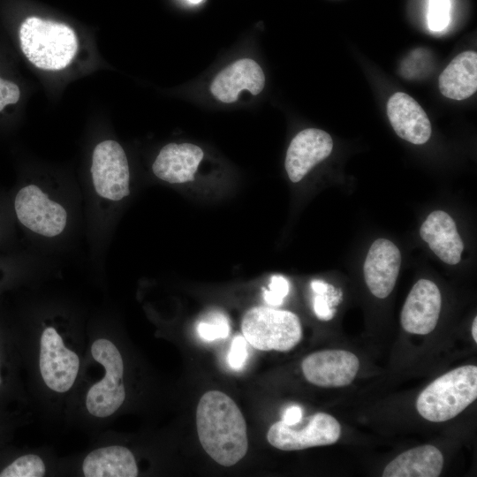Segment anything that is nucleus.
<instances>
[{"mask_svg": "<svg viewBox=\"0 0 477 477\" xmlns=\"http://www.w3.org/2000/svg\"><path fill=\"white\" fill-rule=\"evenodd\" d=\"M197 332L206 341L226 338L230 333L228 318L221 312L211 313L206 321L198 323Z\"/></svg>", "mask_w": 477, "mask_h": 477, "instance_id": "obj_21", "label": "nucleus"}, {"mask_svg": "<svg viewBox=\"0 0 477 477\" xmlns=\"http://www.w3.org/2000/svg\"><path fill=\"white\" fill-rule=\"evenodd\" d=\"M3 383H4V379H3V375L1 374V358H0V389L3 386Z\"/></svg>", "mask_w": 477, "mask_h": 477, "instance_id": "obj_32", "label": "nucleus"}, {"mask_svg": "<svg viewBox=\"0 0 477 477\" xmlns=\"http://www.w3.org/2000/svg\"><path fill=\"white\" fill-rule=\"evenodd\" d=\"M333 288L331 286L326 293L316 294L314 299V310L320 320L329 321L334 316L335 309L331 308V306L338 302V296L336 294L335 290L329 294L330 290Z\"/></svg>", "mask_w": 477, "mask_h": 477, "instance_id": "obj_24", "label": "nucleus"}, {"mask_svg": "<svg viewBox=\"0 0 477 477\" xmlns=\"http://www.w3.org/2000/svg\"><path fill=\"white\" fill-rule=\"evenodd\" d=\"M450 0H429L428 22L430 30L441 32L450 22Z\"/></svg>", "mask_w": 477, "mask_h": 477, "instance_id": "obj_22", "label": "nucleus"}, {"mask_svg": "<svg viewBox=\"0 0 477 477\" xmlns=\"http://www.w3.org/2000/svg\"><path fill=\"white\" fill-rule=\"evenodd\" d=\"M246 340L261 351L287 352L302 338V327L297 314L268 307L248 309L241 321Z\"/></svg>", "mask_w": 477, "mask_h": 477, "instance_id": "obj_6", "label": "nucleus"}, {"mask_svg": "<svg viewBox=\"0 0 477 477\" xmlns=\"http://www.w3.org/2000/svg\"><path fill=\"white\" fill-rule=\"evenodd\" d=\"M443 466L441 451L430 444L402 452L382 472L383 477H437Z\"/></svg>", "mask_w": 477, "mask_h": 477, "instance_id": "obj_19", "label": "nucleus"}, {"mask_svg": "<svg viewBox=\"0 0 477 477\" xmlns=\"http://www.w3.org/2000/svg\"><path fill=\"white\" fill-rule=\"evenodd\" d=\"M90 172L94 189L102 199L120 201L129 195V164L118 142L106 140L95 146Z\"/></svg>", "mask_w": 477, "mask_h": 477, "instance_id": "obj_8", "label": "nucleus"}, {"mask_svg": "<svg viewBox=\"0 0 477 477\" xmlns=\"http://www.w3.org/2000/svg\"><path fill=\"white\" fill-rule=\"evenodd\" d=\"M188 1L191 2L192 4H199L202 0H188Z\"/></svg>", "mask_w": 477, "mask_h": 477, "instance_id": "obj_33", "label": "nucleus"}, {"mask_svg": "<svg viewBox=\"0 0 477 477\" xmlns=\"http://www.w3.org/2000/svg\"><path fill=\"white\" fill-rule=\"evenodd\" d=\"M341 426L330 414L317 413L307 425L294 428L282 420L272 424L267 433L268 442L282 450H299L335 443L340 437Z\"/></svg>", "mask_w": 477, "mask_h": 477, "instance_id": "obj_9", "label": "nucleus"}, {"mask_svg": "<svg viewBox=\"0 0 477 477\" xmlns=\"http://www.w3.org/2000/svg\"><path fill=\"white\" fill-rule=\"evenodd\" d=\"M264 85L265 76L261 66L253 59L243 58L222 70L214 79L210 91L217 100L231 103L238 100L242 90L256 95Z\"/></svg>", "mask_w": 477, "mask_h": 477, "instance_id": "obj_14", "label": "nucleus"}, {"mask_svg": "<svg viewBox=\"0 0 477 477\" xmlns=\"http://www.w3.org/2000/svg\"><path fill=\"white\" fill-rule=\"evenodd\" d=\"M5 223L4 221H2V216L0 215V242L2 240V238L5 235Z\"/></svg>", "mask_w": 477, "mask_h": 477, "instance_id": "obj_30", "label": "nucleus"}, {"mask_svg": "<svg viewBox=\"0 0 477 477\" xmlns=\"http://www.w3.org/2000/svg\"><path fill=\"white\" fill-rule=\"evenodd\" d=\"M196 428L202 448L219 465L231 466L246 456V420L227 394L213 390L201 396L196 409Z\"/></svg>", "mask_w": 477, "mask_h": 477, "instance_id": "obj_3", "label": "nucleus"}, {"mask_svg": "<svg viewBox=\"0 0 477 477\" xmlns=\"http://www.w3.org/2000/svg\"><path fill=\"white\" fill-rule=\"evenodd\" d=\"M387 115L396 133L413 144L426 143L431 136V124L421 106L403 92L395 93L387 102Z\"/></svg>", "mask_w": 477, "mask_h": 477, "instance_id": "obj_15", "label": "nucleus"}, {"mask_svg": "<svg viewBox=\"0 0 477 477\" xmlns=\"http://www.w3.org/2000/svg\"><path fill=\"white\" fill-rule=\"evenodd\" d=\"M87 327L61 312H43L29 322L24 357L38 418L47 427L64 424L85 360Z\"/></svg>", "mask_w": 477, "mask_h": 477, "instance_id": "obj_1", "label": "nucleus"}, {"mask_svg": "<svg viewBox=\"0 0 477 477\" xmlns=\"http://www.w3.org/2000/svg\"><path fill=\"white\" fill-rule=\"evenodd\" d=\"M81 375L64 425L95 437L123 413L130 398L125 345L111 321L87 323Z\"/></svg>", "mask_w": 477, "mask_h": 477, "instance_id": "obj_2", "label": "nucleus"}, {"mask_svg": "<svg viewBox=\"0 0 477 477\" xmlns=\"http://www.w3.org/2000/svg\"><path fill=\"white\" fill-rule=\"evenodd\" d=\"M472 336L474 340V342H477V317L473 319V326H472Z\"/></svg>", "mask_w": 477, "mask_h": 477, "instance_id": "obj_29", "label": "nucleus"}, {"mask_svg": "<svg viewBox=\"0 0 477 477\" xmlns=\"http://www.w3.org/2000/svg\"><path fill=\"white\" fill-rule=\"evenodd\" d=\"M0 259V275L5 276L6 275V267H8L6 261L3 260V261Z\"/></svg>", "mask_w": 477, "mask_h": 477, "instance_id": "obj_31", "label": "nucleus"}, {"mask_svg": "<svg viewBox=\"0 0 477 477\" xmlns=\"http://www.w3.org/2000/svg\"><path fill=\"white\" fill-rule=\"evenodd\" d=\"M360 367L358 357L344 350H324L307 356L301 363L305 378L320 387H344L355 378Z\"/></svg>", "mask_w": 477, "mask_h": 477, "instance_id": "obj_10", "label": "nucleus"}, {"mask_svg": "<svg viewBox=\"0 0 477 477\" xmlns=\"http://www.w3.org/2000/svg\"><path fill=\"white\" fill-rule=\"evenodd\" d=\"M246 340L243 336L234 337L227 356V361L230 367L235 370L243 368L247 360Z\"/></svg>", "mask_w": 477, "mask_h": 477, "instance_id": "obj_25", "label": "nucleus"}, {"mask_svg": "<svg viewBox=\"0 0 477 477\" xmlns=\"http://www.w3.org/2000/svg\"><path fill=\"white\" fill-rule=\"evenodd\" d=\"M331 285L322 281V280H314L311 282V288L315 294L326 293Z\"/></svg>", "mask_w": 477, "mask_h": 477, "instance_id": "obj_28", "label": "nucleus"}, {"mask_svg": "<svg viewBox=\"0 0 477 477\" xmlns=\"http://www.w3.org/2000/svg\"><path fill=\"white\" fill-rule=\"evenodd\" d=\"M332 148V138L325 131L308 128L299 132L291 141L285 156L284 166L291 181H300L330 155Z\"/></svg>", "mask_w": 477, "mask_h": 477, "instance_id": "obj_12", "label": "nucleus"}, {"mask_svg": "<svg viewBox=\"0 0 477 477\" xmlns=\"http://www.w3.org/2000/svg\"><path fill=\"white\" fill-rule=\"evenodd\" d=\"M19 87L0 78V111L7 105L16 103L19 99Z\"/></svg>", "mask_w": 477, "mask_h": 477, "instance_id": "obj_26", "label": "nucleus"}, {"mask_svg": "<svg viewBox=\"0 0 477 477\" xmlns=\"http://www.w3.org/2000/svg\"><path fill=\"white\" fill-rule=\"evenodd\" d=\"M302 419V409L299 405L288 407L282 417V421L289 426H295Z\"/></svg>", "mask_w": 477, "mask_h": 477, "instance_id": "obj_27", "label": "nucleus"}, {"mask_svg": "<svg viewBox=\"0 0 477 477\" xmlns=\"http://www.w3.org/2000/svg\"><path fill=\"white\" fill-rule=\"evenodd\" d=\"M442 298L437 285L420 279L410 291L403 306L400 322L412 334L426 335L433 331L439 319Z\"/></svg>", "mask_w": 477, "mask_h": 477, "instance_id": "obj_11", "label": "nucleus"}, {"mask_svg": "<svg viewBox=\"0 0 477 477\" xmlns=\"http://www.w3.org/2000/svg\"><path fill=\"white\" fill-rule=\"evenodd\" d=\"M439 90L447 98L461 101L477 90V54L465 51L456 56L438 79Z\"/></svg>", "mask_w": 477, "mask_h": 477, "instance_id": "obj_18", "label": "nucleus"}, {"mask_svg": "<svg viewBox=\"0 0 477 477\" xmlns=\"http://www.w3.org/2000/svg\"><path fill=\"white\" fill-rule=\"evenodd\" d=\"M20 47L36 67L57 71L65 68L76 55L78 41L65 24L29 17L19 28Z\"/></svg>", "mask_w": 477, "mask_h": 477, "instance_id": "obj_4", "label": "nucleus"}, {"mask_svg": "<svg viewBox=\"0 0 477 477\" xmlns=\"http://www.w3.org/2000/svg\"><path fill=\"white\" fill-rule=\"evenodd\" d=\"M59 458L52 449L40 447L12 459L0 471V477L59 476Z\"/></svg>", "mask_w": 477, "mask_h": 477, "instance_id": "obj_20", "label": "nucleus"}, {"mask_svg": "<svg viewBox=\"0 0 477 477\" xmlns=\"http://www.w3.org/2000/svg\"><path fill=\"white\" fill-rule=\"evenodd\" d=\"M420 235L443 262L456 265L460 261L464 243L448 213L443 210L431 212L420 226Z\"/></svg>", "mask_w": 477, "mask_h": 477, "instance_id": "obj_17", "label": "nucleus"}, {"mask_svg": "<svg viewBox=\"0 0 477 477\" xmlns=\"http://www.w3.org/2000/svg\"><path fill=\"white\" fill-rule=\"evenodd\" d=\"M204 156L202 149L191 143H170L156 156L152 170L160 179L180 184L193 180L198 166Z\"/></svg>", "mask_w": 477, "mask_h": 477, "instance_id": "obj_16", "label": "nucleus"}, {"mask_svg": "<svg viewBox=\"0 0 477 477\" xmlns=\"http://www.w3.org/2000/svg\"><path fill=\"white\" fill-rule=\"evenodd\" d=\"M12 212L26 230L46 238L59 236L67 225L64 207L34 184L24 185L17 190L12 199Z\"/></svg>", "mask_w": 477, "mask_h": 477, "instance_id": "obj_7", "label": "nucleus"}, {"mask_svg": "<svg viewBox=\"0 0 477 477\" xmlns=\"http://www.w3.org/2000/svg\"><path fill=\"white\" fill-rule=\"evenodd\" d=\"M477 398V367L466 365L441 375L419 395L418 413L432 422L449 420Z\"/></svg>", "mask_w": 477, "mask_h": 477, "instance_id": "obj_5", "label": "nucleus"}, {"mask_svg": "<svg viewBox=\"0 0 477 477\" xmlns=\"http://www.w3.org/2000/svg\"><path fill=\"white\" fill-rule=\"evenodd\" d=\"M289 291V281L283 276L274 275L270 278L269 289H263V298L267 304L278 307L283 304Z\"/></svg>", "mask_w": 477, "mask_h": 477, "instance_id": "obj_23", "label": "nucleus"}, {"mask_svg": "<svg viewBox=\"0 0 477 477\" xmlns=\"http://www.w3.org/2000/svg\"><path fill=\"white\" fill-rule=\"evenodd\" d=\"M401 261V253L393 242L386 238L374 241L363 267L365 282L373 295L385 299L390 294L396 284Z\"/></svg>", "mask_w": 477, "mask_h": 477, "instance_id": "obj_13", "label": "nucleus"}]
</instances>
